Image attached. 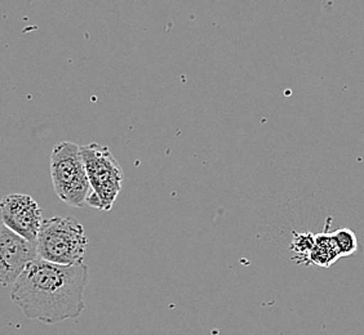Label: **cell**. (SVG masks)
<instances>
[{"mask_svg": "<svg viewBox=\"0 0 364 335\" xmlns=\"http://www.w3.org/2000/svg\"><path fill=\"white\" fill-rule=\"evenodd\" d=\"M87 284L85 263L58 265L38 258L14 281L11 300L28 319L55 325L82 314Z\"/></svg>", "mask_w": 364, "mask_h": 335, "instance_id": "cell-1", "label": "cell"}, {"mask_svg": "<svg viewBox=\"0 0 364 335\" xmlns=\"http://www.w3.org/2000/svg\"><path fill=\"white\" fill-rule=\"evenodd\" d=\"M38 258L58 265L83 263L88 238L74 216H52L43 221L36 238Z\"/></svg>", "mask_w": 364, "mask_h": 335, "instance_id": "cell-2", "label": "cell"}, {"mask_svg": "<svg viewBox=\"0 0 364 335\" xmlns=\"http://www.w3.org/2000/svg\"><path fill=\"white\" fill-rule=\"evenodd\" d=\"M49 168L58 199L75 208L85 207L91 186L80 154V146L69 141L58 142L52 150Z\"/></svg>", "mask_w": 364, "mask_h": 335, "instance_id": "cell-3", "label": "cell"}, {"mask_svg": "<svg viewBox=\"0 0 364 335\" xmlns=\"http://www.w3.org/2000/svg\"><path fill=\"white\" fill-rule=\"evenodd\" d=\"M80 154L91 186L85 204L96 209L112 210L123 183V170L119 163L112 156L109 147L96 142L80 146Z\"/></svg>", "mask_w": 364, "mask_h": 335, "instance_id": "cell-4", "label": "cell"}, {"mask_svg": "<svg viewBox=\"0 0 364 335\" xmlns=\"http://www.w3.org/2000/svg\"><path fill=\"white\" fill-rule=\"evenodd\" d=\"M0 221L18 236L36 244L44 219L41 207L31 196L11 194L0 200Z\"/></svg>", "mask_w": 364, "mask_h": 335, "instance_id": "cell-5", "label": "cell"}, {"mask_svg": "<svg viewBox=\"0 0 364 335\" xmlns=\"http://www.w3.org/2000/svg\"><path fill=\"white\" fill-rule=\"evenodd\" d=\"M36 259V245L18 236L0 221V285L12 287L26 265Z\"/></svg>", "mask_w": 364, "mask_h": 335, "instance_id": "cell-6", "label": "cell"}, {"mask_svg": "<svg viewBox=\"0 0 364 335\" xmlns=\"http://www.w3.org/2000/svg\"><path fill=\"white\" fill-rule=\"evenodd\" d=\"M340 256L331 234L323 232L316 235V244L309 256V262L321 267H329Z\"/></svg>", "mask_w": 364, "mask_h": 335, "instance_id": "cell-7", "label": "cell"}, {"mask_svg": "<svg viewBox=\"0 0 364 335\" xmlns=\"http://www.w3.org/2000/svg\"><path fill=\"white\" fill-rule=\"evenodd\" d=\"M331 236H332L333 243L336 245L340 258L351 256L358 251L357 236L350 229H346V227L338 229L335 232H332Z\"/></svg>", "mask_w": 364, "mask_h": 335, "instance_id": "cell-8", "label": "cell"}, {"mask_svg": "<svg viewBox=\"0 0 364 335\" xmlns=\"http://www.w3.org/2000/svg\"><path fill=\"white\" fill-rule=\"evenodd\" d=\"M316 244V235L310 232L294 234V240L291 244V251L296 253V258H305L309 260V256Z\"/></svg>", "mask_w": 364, "mask_h": 335, "instance_id": "cell-9", "label": "cell"}]
</instances>
